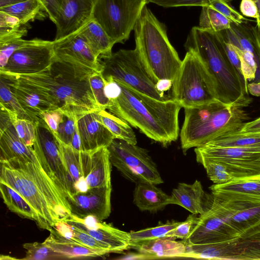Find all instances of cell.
I'll return each instance as SVG.
<instances>
[{"label": "cell", "instance_id": "6da1fadb", "mask_svg": "<svg viewBox=\"0 0 260 260\" xmlns=\"http://www.w3.org/2000/svg\"><path fill=\"white\" fill-rule=\"evenodd\" d=\"M115 81L120 86L121 92L110 100L107 109L110 112L164 146L177 140L178 114L182 107L175 100H156Z\"/></svg>", "mask_w": 260, "mask_h": 260}, {"label": "cell", "instance_id": "7a4b0ae2", "mask_svg": "<svg viewBox=\"0 0 260 260\" xmlns=\"http://www.w3.org/2000/svg\"><path fill=\"white\" fill-rule=\"evenodd\" d=\"M10 76L46 95L59 109L77 119L85 114L101 110L92 92L89 77L79 75L66 63L55 60L44 71Z\"/></svg>", "mask_w": 260, "mask_h": 260}, {"label": "cell", "instance_id": "3957f363", "mask_svg": "<svg viewBox=\"0 0 260 260\" xmlns=\"http://www.w3.org/2000/svg\"><path fill=\"white\" fill-rule=\"evenodd\" d=\"M186 49L195 51L203 60L216 85L218 100L237 107L247 106L248 84L243 81L217 43L213 32L194 26L186 42Z\"/></svg>", "mask_w": 260, "mask_h": 260}, {"label": "cell", "instance_id": "277c9868", "mask_svg": "<svg viewBox=\"0 0 260 260\" xmlns=\"http://www.w3.org/2000/svg\"><path fill=\"white\" fill-rule=\"evenodd\" d=\"M184 109V119L180 134L184 154L220 136L240 130L248 119L243 108L219 100Z\"/></svg>", "mask_w": 260, "mask_h": 260}, {"label": "cell", "instance_id": "5b68a950", "mask_svg": "<svg viewBox=\"0 0 260 260\" xmlns=\"http://www.w3.org/2000/svg\"><path fill=\"white\" fill-rule=\"evenodd\" d=\"M134 30L135 49L154 83L161 79L173 81L182 60L169 40L166 25L145 5Z\"/></svg>", "mask_w": 260, "mask_h": 260}, {"label": "cell", "instance_id": "8992f818", "mask_svg": "<svg viewBox=\"0 0 260 260\" xmlns=\"http://www.w3.org/2000/svg\"><path fill=\"white\" fill-rule=\"evenodd\" d=\"M61 145L67 173V199L92 188L112 186V164L107 147L83 151L61 142Z\"/></svg>", "mask_w": 260, "mask_h": 260}, {"label": "cell", "instance_id": "52a82bcc", "mask_svg": "<svg viewBox=\"0 0 260 260\" xmlns=\"http://www.w3.org/2000/svg\"><path fill=\"white\" fill-rule=\"evenodd\" d=\"M172 98L182 108H191L218 100L215 81L198 54L189 49L173 82Z\"/></svg>", "mask_w": 260, "mask_h": 260}, {"label": "cell", "instance_id": "ba28073f", "mask_svg": "<svg viewBox=\"0 0 260 260\" xmlns=\"http://www.w3.org/2000/svg\"><path fill=\"white\" fill-rule=\"evenodd\" d=\"M104 78L112 77L129 87L156 100L172 99L160 92L144 67L137 50L120 49L110 55L100 58Z\"/></svg>", "mask_w": 260, "mask_h": 260}, {"label": "cell", "instance_id": "9c48e42d", "mask_svg": "<svg viewBox=\"0 0 260 260\" xmlns=\"http://www.w3.org/2000/svg\"><path fill=\"white\" fill-rule=\"evenodd\" d=\"M0 182L9 185L23 197L36 212L38 226L50 231L57 220L46 199L32 177L18 158L0 160Z\"/></svg>", "mask_w": 260, "mask_h": 260}, {"label": "cell", "instance_id": "30bf717a", "mask_svg": "<svg viewBox=\"0 0 260 260\" xmlns=\"http://www.w3.org/2000/svg\"><path fill=\"white\" fill-rule=\"evenodd\" d=\"M107 148L112 165L131 182L156 185L164 182L156 164L146 149L116 138Z\"/></svg>", "mask_w": 260, "mask_h": 260}, {"label": "cell", "instance_id": "8fae6325", "mask_svg": "<svg viewBox=\"0 0 260 260\" xmlns=\"http://www.w3.org/2000/svg\"><path fill=\"white\" fill-rule=\"evenodd\" d=\"M147 0H96L92 19L115 43H123L129 37Z\"/></svg>", "mask_w": 260, "mask_h": 260}, {"label": "cell", "instance_id": "7c38bea8", "mask_svg": "<svg viewBox=\"0 0 260 260\" xmlns=\"http://www.w3.org/2000/svg\"><path fill=\"white\" fill-rule=\"evenodd\" d=\"M182 258L209 259H260V224L218 242L186 245Z\"/></svg>", "mask_w": 260, "mask_h": 260}, {"label": "cell", "instance_id": "4fadbf2b", "mask_svg": "<svg viewBox=\"0 0 260 260\" xmlns=\"http://www.w3.org/2000/svg\"><path fill=\"white\" fill-rule=\"evenodd\" d=\"M196 160L202 165L209 161L224 165L235 180L260 178V150L220 147L209 143L195 148Z\"/></svg>", "mask_w": 260, "mask_h": 260}, {"label": "cell", "instance_id": "5bb4252c", "mask_svg": "<svg viewBox=\"0 0 260 260\" xmlns=\"http://www.w3.org/2000/svg\"><path fill=\"white\" fill-rule=\"evenodd\" d=\"M35 127L32 146L34 151L44 170L67 200V173L61 142L42 118H38L35 122Z\"/></svg>", "mask_w": 260, "mask_h": 260}, {"label": "cell", "instance_id": "9a60e30c", "mask_svg": "<svg viewBox=\"0 0 260 260\" xmlns=\"http://www.w3.org/2000/svg\"><path fill=\"white\" fill-rule=\"evenodd\" d=\"M55 60L53 41L38 38L17 50L0 73L16 76L34 74L50 68Z\"/></svg>", "mask_w": 260, "mask_h": 260}, {"label": "cell", "instance_id": "2e32d148", "mask_svg": "<svg viewBox=\"0 0 260 260\" xmlns=\"http://www.w3.org/2000/svg\"><path fill=\"white\" fill-rule=\"evenodd\" d=\"M55 60L70 66L83 77L102 72L103 66L79 30L63 38L53 41Z\"/></svg>", "mask_w": 260, "mask_h": 260}, {"label": "cell", "instance_id": "e0dca14e", "mask_svg": "<svg viewBox=\"0 0 260 260\" xmlns=\"http://www.w3.org/2000/svg\"><path fill=\"white\" fill-rule=\"evenodd\" d=\"M64 221L106 245L111 253H120L130 248V234L103 222L93 216L80 218L71 214Z\"/></svg>", "mask_w": 260, "mask_h": 260}, {"label": "cell", "instance_id": "ac0fdd59", "mask_svg": "<svg viewBox=\"0 0 260 260\" xmlns=\"http://www.w3.org/2000/svg\"><path fill=\"white\" fill-rule=\"evenodd\" d=\"M111 192L110 186L69 197L67 200L71 214L80 218L93 216L100 220L107 219L111 211Z\"/></svg>", "mask_w": 260, "mask_h": 260}, {"label": "cell", "instance_id": "d6986e66", "mask_svg": "<svg viewBox=\"0 0 260 260\" xmlns=\"http://www.w3.org/2000/svg\"><path fill=\"white\" fill-rule=\"evenodd\" d=\"M96 0H64L58 15L54 40L63 38L78 31L92 19Z\"/></svg>", "mask_w": 260, "mask_h": 260}, {"label": "cell", "instance_id": "ffe728a7", "mask_svg": "<svg viewBox=\"0 0 260 260\" xmlns=\"http://www.w3.org/2000/svg\"><path fill=\"white\" fill-rule=\"evenodd\" d=\"M76 123L81 151H90L108 147L115 139L101 121L98 111L85 114L77 119Z\"/></svg>", "mask_w": 260, "mask_h": 260}, {"label": "cell", "instance_id": "44dd1931", "mask_svg": "<svg viewBox=\"0 0 260 260\" xmlns=\"http://www.w3.org/2000/svg\"><path fill=\"white\" fill-rule=\"evenodd\" d=\"M0 74L7 78L11 90L21 106L36 121L43 112L59 109L47 95L32 86L19 81L10 75Z\"/></svg>", "mask_w": 260, "mask_h": 260}, {"label": "cell", "instance_id": "7402d4cb", "mask_svg": "<svg viewBox=\"0 0 260 260\" xmlns=\"http://www.w3.org/2000/svg\"><path fill=\"white\" fill-rule=\"evenodd\" d=\"M132 248L138 253L132 255L133 259H150L162 258H182L187 247L184 242L162 237L142 242Z\"/></svg>", "mask_w": 260, "mask_h": 260}, {"label": "cell", "instance_id": "603a6c76", "mask_svg": "<svg viewBox=\"0 0 260 260\" xmlns=\"http://www.w3.org/2000/svg\"><path fill=\"white\" fill-rule=\"evenodd\" d=\"M171 204L181 206L192 214L204 213L209 194L204 190L200 181L196 180L192 184L179 183L172 191Z\"/></svg>", "mask_w": 260, "mask_h": 260}, {"label": "cell", "instance_id": "cb8c5ba5", "mask_svg": "<svg viewBox=\"0 0 260 260\" xmlns=\"http://www.w3.org/2000/svg\"><path fill=\"white\" fill-rule=\"evenodd\" d=\"M133 197L135 205L141 211L156 212L171 204L170 195L156 184L148 182L136 184Z\"/></svg>", "mask_w": 260, "mask_h": 260}, {"label": "cell", "instance_id": "d4e9b609", "mask_svg": "<svg viewBox=\"0 0 260 260\" xmlns=\"http://www.w3.org/2000/svg\"><path fill=\"white\" fill-rule=\"evenodd\" d=\"M50 233V235L44 242L66 258L94 257L108 253L105 251L93 249L67 239L53 228Z\"/></svg>", "mask_w": 260, "mask_h": 260}, {"label": "cell", "instance_id": "484cf974", "mask_svg": "<svg viewBox=\"0 0 260 260\" xmlns=\"http://www.w3.org/2000/svg\"><path fill=\"white\" fill-rule=\"evenodd\" d=\"M0 160L20 158L35 161L38 160L32 147L26 145L19 138L13 124L0 133Z\"/></svg>", "mask_w": 260, "mask_h": 260}, {"label": "cell", "instance_id": "4316f807", "mask_svg": "<svg viewBox=\"0 0 260 260\" xmlns=\"http://www.w3.org/2000/svg\"><path fill=\"white\" fill-rule=\"evenodd\" d=\"M220 31L225 40L234 47L254 54L258 61L260 72V48L253 26L245 24V22L236 24L232 22L229 28Z\"/></svg>", "mask_w": 260, "mask_h": 260}, {"label": "cell", "instance_id": "83f0119b", "mask_svg": "<svg viewBox=\"0 0 260 260\" xmlns=\"http://www.w3.org/2000/svg\"><path fill=\"white\" fill-rule=\"evenodd\" d=\"M79 30L96 57L112 54L115 42L94 19H91Z\"/></svg>", "mask_w": 260, "mask_h": 260}, {"label": "cell", "instance_id": "f1b7e54d", "mask_svg": "<svg viewBox=\"0 0 260 260\" xmlns=\"http://www.w3.org/2000/svg\"><path fill=\"white\" fill-rule=\"evenodd\" d=\"M1 197L7 208L19 216L34 220L38 225V216L30 204L18 192L5 183L0 182Z\"/></svg>", "mask_w": 260, "mask_h": 260}, {"label": "cell", "instance_id": "f546056e", "mask_svg": "<svg viewBox=\"0 0 260 260\" xmlns=\"http://www.w3.org/2000/svg\"><path fill=\"white\" fill-rule=\"evenodd\" d=\"M208 143L220 147L260 150V133H244L239 130L220 136L208 142Z\"/></svg>", "mask_w": 260, "mask_h": 260}, {"label": "cell", "instance_id": "4dcf8cb0", "mask_svg": "<svg viewBox=\"0 0 260 260\" xmlns=\"http://www.w3.org/2000/svg\"><path fill=\"white\" fill-rule=\"evenodd\" d=\"M98 113L101 121L112 133L115 138L137 144L136 136L126 121L106 110H100Z\"/></svg>", "mask_w": 260, "mask_h": 260}, {"label": "cell", "instance_id": "1f68e13d", "mask_svg": "<svg viewBox=\"0 0 260 260\" xmlns=\"http://www.w3.org/2000/svg\"><path fill=\"white\" fill-rule=\"evenodd\" d=\"M180 223L179 221H168L154 227L131 232L130 248L147 241L166 237L167 234Z\"/></svg>", "mask_w": 260, "mask_h": 260}, {"label": "cell", "instance_id": "d6a6232c", "mask_svg": "<svg viewBox=\"0 0 260 260\" xmlns=\"http://www.w3.org/2000/svg\"><path fill=\"white\" fill-rule=\"evenodd\" d=\"M41 9L39 0H25L0 9V11L16 17L22 24L26 25L37 17Z\"/></svg>", "mask_w": 260, "mask_h": 260}, {"label": "cell", "instance_id": "836d02e7", "mask_svg": "<svg viewBox=\"0 0 260 260\" xmlns=\"http://www.w3.org/2000/svg\"><path fill=\"white\" fill-rule=\"evenodd\" d=\"M232 21L213 8L203 6L199 18V27L212 32L229 28Z\"/></svg>", "mask_w": 260, "mask_h": 260}, {"label": "cell", "instance_id": "e575fe53", "mask_svg": "<svg viewBox=\"0 0 260 260\" xmlns=\"http://www.w3.org/2000/svg\"><path fill=\"white\" fill-rule=\"evenodd\" d=\"M25 25L16 17L0 11V44L25 36L27 29Z\"/></svg>", "mask_w": 260, "mask_h": 260}, {"label": "cell", "instance_id": "d590c367", "mask_svg": "<svg viewBox=\"0 0 260 260\" xmlns=\"http://www.w3.org/2000/svg\"><path fill=\"white\" fill-rule=\"evenodd\" d=\"M0 104L14 112L18 118L36 122L23 109L11 90L7 78L0 74Z\"/></svg>", "mask_w": 260, "mask_h": 260}, {"label": "cell", "instance_id": "8d00e7d4", "mask_svg": "<svg viewBox=\"0 0 260 260\" xmlns=\"http://www.w3.org/2000/svg\"><path fill=\"white\" fill-rule=\"evenodd\" d=\"M211 191H228L260 196V178L236 180L222 184H213Z\"/></svg>", "mask_w": 260, "mask_h": 260}, {"label": "cell", "instance_id": "74e56055", "mask_svg": "<svg viewBox=\"0 0 260 260\" xmlns=\"http://www.w3.org/2000/svg\"><path fill=\"white\" fill-rule=\"evenodd\" d=\"M25 250L24 260H48L66 258L63 255L54 251L44 242L25 243L23 245Z\"/></svg>", "mask_w": 260, "mask_h": 260}, {"label": "cell", "instance_id": "f35d334b", "mask_svg": "<svg viewBox=\"0 0 260 260\" xmlns=\"http://www.w3.org/2000/svg\"><path fill=\"white\" fill-rule=\"evenodd\" d=\"M90 86L96 103L101 110H106L110 104L105 92V79L102 72L92 73L89 78Z\"/></svg>", "mask_w": 260, "mask_h": 260}, {"label": "cell", "instance_id": "ab89813d", "mask_svg": "<svg viewBox=\"0 0 260 260\" xmlns=\"http://www.w3.org/2000/svg\"><path fill=\"white\" fill-rule=\"evenodd\" d=\"M208 177L214 184H222L235 180L230 170L223 164L209 161L202 165Z\"/></svg>", "mask_w": 260, "mask_h": 260}, {"label": "cell", "instance_id": "60d3db41", "mask_svg": "<svg viewBox=\"0 0 260 260\" xmlns=\"http://www.w3.org/2000/svg\"><path fill=\"white\" fill-rule=\"evenodd\" d=\"M77 120L73 115L64 112L62 119L54 133L62 144L71 146L77 129Z\"/></svg>", "mask_w": 260, "mask_h": 260}, {"label": "cell", "instance_id": "b9f144b4", "mask_svg": "<svg viewBox=\"0 0 260 260\" xmlns=\"http://www.w3.org/2000/svg\"><path fill=\"white\" fill-rule=\"evenodd\" d=\"M13 124L20 139L26 145L32 147L35 139V122L16 117Z\"/></svg>", "mask_w": 260, "mask_h": 260}, {"label": "cell", "instance_id": "7bdbcfd3", "mask_svg": "<svg viewBox=\"0 0 260 260\" xmlns=\"http://www.w3.org/2000/svg\"><path fill=\"white\" fill-rule=\"evenodd\" d=\"M72 226V233L67 239L93 249L105 251L108 253H111L106 245L99 241L91 236L77 229L73 225Z\"/></svg>", "mask_w": 260, "mask_h": 260}, {"label": "cell", "instance_id": "ee69618b", "mask_svg": "<svg viewBox=\"0 0 260 260\" xmlns=\"http://www.w3.org/2000/svg\"><path fill=\"white\" fill-rule=\"evenodd\" d=\"M32 41V39L26 40L19 38L0 44V69H2L6 65L14 52L30 43Z\"/></svg>", "mask_w": 260, "mask_h": 260}, {"label": "cell", "instance_id": "f6af8a7d", "mask_svg": "<svg viewBox=\"0 0 260 260\" xmlns=\"http://www.w3.org/2000/svg\"><path fill=\"white\" fill-rule=\"evenodd\" d=\"M209 6L218 11L236 24H240L244 23L245 20H248L234 9L231 4L224 0H214Z\"/></svg>", "mask_w": 260, "mask_h": 260}, {"label": "cell", "instance_id": "bcb514c9", "mask_svg": "<svg viewBox=\"0 0 260 260\" xmlns=\"http://www.w3.org/2000/svg\"><path fill=\"white\" fill-rule=\"evenodd\" d=\"M198 215L192 214L189 215L186 220L181 223L174 229L167 234L166 237L173 239H186L192 231L194 224L198 221Z\"/></svg>", "mask_w": 260, "mask_h": 260}, {"label": "cell", "instance_id": "7dc6e473", "mask_svg": "<svg viewBox=\"0 0 260 260\" xmlns=\"http://www.w3.org/2000/svg\"><path fill=\"white\" fill-rule=\"evenodd\" d=\"M147 3H152L165 7L181 6H208L214 0H147ZM231 4L232 0H224Z\"/></svg>", "mask_w": 260, "mask_h": 260}, {"label": "cell", "instance_id": "c3c4849f", "mask_svg": "<svg viewBox=\"0 0 260 260\" xmlns=\"http://www.w3.org/2000/svg\"><path fill=\"white\" fill-rule=\"evenodd\" d=\"M43 10L50 20L55 24L58 15L63 6L64 0H39Z\"/></svg>", "mask_w": 260, "mask_h": 260}, {"label": "cell", "instance_id": "681fc988", "mask_svg": "<svg viewBox=\"0 0 260 260\" xmlns=\"http://www.w3.org/2000/svg\"><path fill=\"white\" fill-rule=\"evenodd\" d=\"M64 112L60 109L43 112L39 117L42 118L49 128L55 133L62 119Z\"/></svg>", "mask_w": 260, "mask_h": 260}, {"label": "cell", "instance_id": "f907efd6", "mask_svg": "<svg viewBox=\"0 0 260 260\" xmlns=\"http://www.w3.org/2000/svg\"><path fill=\"white\" fill-rule=\"evenodd\" d=\"M0 133L13 124L17 115L3 105L0 104Z\"/></svg>", "mask_w": 260, "mask_h": 260}, {"label": "cell", "instance_id": "816d5d0a", "mask_svg": "<svg viewBox=\"0 0 260 260\" xmlns=\"http://www.w3.org/2000/svg\"><path fill=\"white\" fill-rule=\"evenodd\" d=\"M240 10L243 15L256 19L258 18V10L253 0H241Z\"/></svg>", "mask_w": 260, "mask_h": 260}, {"label": "cell", "instance_id": "f5cc1de1", "mask_svg": "<svg viewBox=\"0 0 260 260\" xmlns=\"http://www.w3.org/2000/svg\"><path fill=\"white\" fill-rule=\"evenodd\" d=\"M240 131L244 133H260V117L245 122Z\"/></svg>", "mask_w": 260, "mask_h": 260}, {"label": "cell", "instance_id": "db71d44e", "mask_svg": "<svg viewBox=\"0 0 260 260\" xmlns=\"http://www.w3.org/2000/svg\"><path fill=\"white\" fill-rule=\"evenodd\" d=\"M173 82V81L169 79H161L155 84L156 87L160 92L165 94V91L172 87Z\"/></svg>", "mask_w": 260, "mask_h": 260}, {"label": "cell", "instance_id": "11a10c76", "mask_svg": "<svg viewBox=\"0 0 260 260\" xmlns=\"http://www.w3.org/2000/svg\"><path fill=\"white\" fill-rule=\"evenodd\" d=\"M248 91L253 96H260V81L248 83Z\"/></svg>", "mask_w": 260, "mask_h": 260}, {"label": "cell", "instance_id": "9f6ffc18", "mask_svg": "<svg viewBox=\"0 0 260 260\" xmlns=\"http://www.w3.org/2000/svg\"><path fill=\"white\" fill-rule=\"evenodd\" d=\"M25 0H0V9L15 5Z\"/></svg>", "mask_w": 260, "mask_h": 260}, {"label": "cell", "instance_id": "6f0895ef", "mask_svg": "<svg viewBox=\"0 0 260 260\" xmlns=\"http://www.w3.org/2000/svg\"><path fill=\"white\" fill-rule=\"evenodd\" d=\"M253 29L260 48V23L256 24L255 26H253Z\"/></svg>", "mask_w": 260, "mask_h": 260}, {"label": "cell", "instance_id": "680465c9", "mask_svg": "<svg viewBox=\"0 0 260 260\" xmlns=\"http://www.w3.org/2000/svg\"><path fill=\"white\" fill-rule=\"evenodd\" d=\"M255 3L258 10V18L256 20V24L260 23V0H253Z\"/></svg>", "mask_w": 260, "mask_h": 260}, {"label": "cell", "instance_id": "91938a15", "mask_svg": "<svg viewBox=\"0 0 260 260\" xmlns=\"http://www.w3.org/2000/svg\"><path fill=\"white\" fill-rule=\"evenodd\" d=\"M0 259L7 260V259H17V258L16 257H12L10 255H1Z\"/></svg>", "mask_w": 260, "mask_h": 260}]
</instances>
